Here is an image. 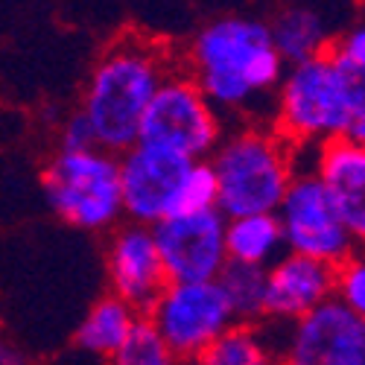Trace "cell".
I'll return each mask as SVG.
<instances>
[{
    "label": "cell",
    "instance_id": "1",
    "mask_svg": "<svg viewBox=\"0 0 365 365\" xmlns=\"http://www.w3.org/2000/svg\"><path fill=\"white\" fill-rule=\"evenodd\" d=\"M178 71L193 79L220 117L240 114L246 123H257V103H275V91L287 68L272 47L266 21L220 15L193 33Z\"/></svg>",
    "mask_w": 365,
    "mask_h": 365
},
{
    "label": "cell",
    "instance_id": "2",
    "mask_svg": "<svg viewBox=\"0 0 365 365\" xmlns=\"http://www.w3.org/2000/svg\"><path fill=\"white\" fill-rule=\"evenodd\" d=\"M269 126L292 149H316L327 140L365 146V71L342 68L316 56L284 71Z\"/></svg>",
    "mask_w": 365,
    "mask_h": 365
},
{
    "label": "cell",
    "instance_id": "3",
    "mask_svg": "<svg viewBox=\"0 0 365 365\" xmlns=\"http://www.w3.org/2000/svg\"><path fill=\"white\" fill-rule=\"evenodd\" d=\"M178 65L170 50L149 38H120L94 65L82 94L79 114L94 132L97 149L123 155L138 143L140 120L161 82Z\"/></svg>",
    "mask_w": 365,
    "mask_h": 365
},
{
    "label": "cell",
    "instance_id": "4",
    "mask_svg": "<svg viewBox=\"0 0 365 365\" xmlns=\"http://www.w3.org/2000/svg\"><path fill=\"white\" fill-rule=\"evenodd\" d=\"M207 164L217 175V210L222 220L275 214L295 175V149L272 126L242 123L222 135Z\"/></svg>",
    "mask_w": 365,
    "mask_h": 365
},
{
    "label": "cell",
    "instance_id": "5",
    "mask_svg": "<svg viewBox=\"0 0 365 365\" xmlns=\"http://www.w3.org/2000/svg\"><path fill=\"white\" fill-rule=\"evenodd\" d=\"M44 193L56 214L82 231H108L123 217L117 155L103 149L56 152L44 170Z\"/></svg>",
    "mask_w": 365,
    "mask_h": 365
},
{
    "label": "cell",
    "instance_id": "6",
    "mask_svg": "<svg viewBox=\"0 0 365 365\" xmlns=\"http://www.w3.org/2000/svg\"><path fill=\"white\" fill-rule=\"evenodd\" d=\"M222 135V117L202 97L193 79L175 68L152 97L140 120L138 143L175 152L187 161H207Z\"/></svg>",
    "mask_w": 365,
    "mask_h": 365
},
{
    "label": "cell",
    "instance_id": "7",
    "mask_svg": "<svg viewBox=\"0 0 365 365\" xmlns=\"http://www.w3.org/2000/svg\"><path fill=\"white\" fill-rule=\"evenodd\" d=\"M284 231V249L327 266H339L359 255V240L342 225L313 170H295L275 210Z\"/></svg>",
    "mask_w": 365,
    "mask_h": 365
},
{
    "label": "cell",
    "instance_id": "8",
    "mask_svg": "<svg viewBox=\"0 0 365 365\" xmlns=\"http://www.w3.org/2000/svg\"><path fill=\"white\" fill-rule=\"evenodd\" d=\"M143 319L181 362H193L217 336L234 327L231 307L217 281L167 284Z\"/></svg>",
    "mask_w": 365,
    "mask_h": 365
},
{
    "label": "cell",
    "instance_id": "9",
    "mask_svg": "<svg viewBox=\"0 0 365 365\" xmlns=\"http://www.w3.org/2000/svg\"><path fill=\"white\" fill-rule=\"evenodd\" d=\"M284 330L275 365H365V316L351 313L336 298Z\"/></svg>",
    "mask_w": 365,
    "mask_h": 365
},
{
    "label": "cell",
    "instance_id": "10",
    "mask_svg": "<svg viewBox=\"0 0 365 365\" xmlns=\"http://www.w3.org/2000/svg\"><path fill=\"white\" fill-rule=\"evenodd\" d=\"M170 284L217 281L228 263L225 220L220 210L187 217H167L149 228Z\"/></svg>",
    "mask_w": 365,
    "mask_h": 365
},
{
    "label": "cell",
    "instance_id": "11",
    "mask_svg": "<svg viewBox=\"0 0 365 365\" xmlns=\"http://www.w3.org/2000/svg\"><path fill=\"white\" fill-rule=\"evenodd\" d=\"M190 164L193 161L175 155V152L146 143H135L123 155H117L123 214L135 225H146V228L173 217L178 187L185 181Z\"/></svg>",
    "mask_w": 365,
    "mask_h": 365
},
{
    "label": "cell",
    "instance_id": "12",
    "mask_svg": "<svg viewBox=\"0 0 365 365\" xmlns=\"http://www.w3.org/2000/svg\"><path fill=\"white\" fill-rule=\"evenodd\" d=\"M106 266H108L111 295L129 304L138 316H146L155 298L170 284L155 249V240H152V231L146 225L129 222L114 228L106 249Z\"/></svg>",
    "mask_w": 365,
    "mask_h": 365
},
{
    "label": "cell",
    "instance_id": "13",
    "mask_svg": "<svg viewBox=\"0 0 365 365\" xmlns=\"http://www.w3.org/2000/svg\"><path fill=\"white\" fill-rule=\"evenodd\" d=\"M336 266L301 255H281L266 269V319L292 324L333 298Z\"/></svg>",
    "mask_w": 365,
    "mask_h": 365
},
{
    "label": "cell",
    "instance_id": "14",
    "mask_svg": "<svg viewBox=\"0 0 365 365\" xmlns=\"http://www.w3.org/2000/svg\"><path fill=\"white\" fill-rule=\"evenodd\" d=\"M316 164L310 167L324 187L342 225L362 242L365 237V146L348 140H327L313 149Z\"/></svg>",
    "mask_w": 365,
    "mask_h": 365
},
{
    "label": "cell",
    "instance_id": "15",
    "mask_svg": "<svg viewBox=\"0 0 365 365\" xmlns=\"http://www.w3.org/2000/svg\"><path fill=\"white\" fill-rule=\"evenodd\" d=\"M269 38L272 47H275L278 58L284 62V68L310 62L316 56H324L333 33L327 26V18L313 9V6H284L281 12H275L269 24Z\"/></svg>",
    "mask_w": 365,
    "mask_h": 365
},
{
    "label": "cell",
    "instance_id": "16",
    "mask_svg": "<svg viewBox=\"0 0 365 365\" xmlns=\"http://www.w3.org/2000/svg\"><path fill=\"white\" fill-rule=\"evenodd\" d=\"M225 255L228 263L269 269L281 255H287L278 217L255 214V217L225 220Z\"/></svg>",
    "mask_w": 365,
    "mask_h": 365
},
{
    "label": "cell",
    "instance_id": "17",
    "mask_svg": "<svg viewBox=\"0 0 365 365\" xmlns=\"http://www.w3.org/2000/svg\"><path fill=\"white\" fill-rule=\"evenodd\" d=\"M140 319L143 316H138L129 304H123L114 295H106L82 319V324L76 330V342H79L82 351H91V354H100V356L111 359L120 348L126 345V339L132 336V330Z\"/></svg>",
    "mask_w": 365,
    "mask_h": 365
},
{
    "label": "cell",
    "instance_id": "18",
    "mask_svg": "<svg viewBox=\"0 0 365 365\" xmlns=\"http://www.w3.org/2000/svg\"><path fill=\"white\" fill-rule=\"evenodd\" d=\"M234 324H260L266 319V269L225 263L217 278Z\"/></svg>",
    "mask_w": 365,
    "mask_h": 365
},
{
    "label": "cell",
    "instance_id": "19",
    "mask_svg": "<svg viewBox=\"0 0 365 365\" xmlns=\"http://www.w3.org/2000/svg\"><path fill=\"white\" fill-rule=\"evenodd\" d=\"M190 365H275V354H272L260 324H234Z\"/></svg>",
    "mask_w": 365,
    "mask_h": 365
},
{
    "label": "cell",
    "instance_id": "20",
    "mask_svg": "<svg viewBox=\"0 0 365 365\" xmlns=\"http://www.w3.org/2000/svg\"><path fill=\"white\" fill-rule=\"evenodd\" d=\"M207 210H217V175L207 161H193L178 187L173 217L207 214Z\"/></svg>",
    "mask_w": 365,
    "mask_h": 365
},
{
    "label": "cell",
    "instance_id": "21",
    "mask_svg": "<svg viewBox=\"0 0 365 365\" xmlns=\"http://www.w3.org/2000/svg\"><path fill=\"white\" fill-rule=\"evenodd\" d=\"M111 365H190V362H181L178 356H173L170 348L158 339V333L149 327V322L140 319L126 345L111 356Z\"/></svg>",
    "mask_w": 365,
    "mask_h": 365
},
{
    "label": "cell",
    "instance_id": "22",
    "mask_svg": "<svg viewBox=\"0 0 365 365\" xmlns=\"http://www.w3.org/2000/svg\"><path fill=\"white\" fill-rule=\"evenodd\" d=\"M333 298L351 313H365V263L362 255L336 266V281H333Z\"/></svg>",
    "mask_w": 365,
    "mask_h": 365
},
{
    "label": "cell",
    "instance_id": "23",
    "mask_svg": "<svg viewBox=\"0 0 365 365\" xmlns=\"http://www.w3.org/2000/svg\"><path fill=\"white\" fill-rule=\"evenodd\" d=\"M327 56L342 68L365 71V26H362V21H354L339 36H333Z\"/></svg>",
    "mask_w": 365,
    "mask_h": 365
},
{
    "label": "cell",
    "instance_id": "24",
    "mask_svg": "<svg viewBox=\"0 0 365 365\" xmlns=\"http://www.w3.org/2000/svg\"><path fill=\"white\" fill-rule=\"evenodd\" d=\"M88 149H97L94 132H91L88 120L79 111H73L58 126V152H88Z\"/></svg>",
    "mask_w": 365,
    "mask_h": 365
},
{
    "label": "cell",
    "instance_id": "25",
    "mask_svg": "<svg viewBox=\"0 0 365 365\" xmlns=\"http://www.w3.org/2000/svg\"><path fill=\"white\" fill-rule=\"evenodd\" d=\"M0 365H26V356L9 342H0Z\"/></svg>",
    "mask_w": 365,
    "mask_h": 365
}]
</instances>
